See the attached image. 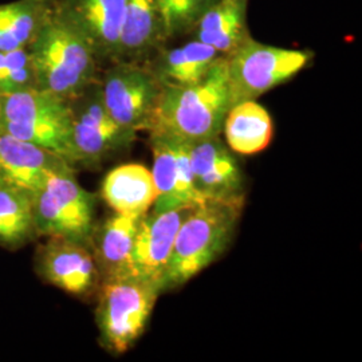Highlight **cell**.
Returning a JSON list of instances; mask_svg holds the SVG:
<instances>
[{
	"mask_svg": "<svg viewBox=\"0 0 362 362\" xmlns=\"http://www.w3.org/2000/svg\"><path fill=\"white\" fill-rule=\"evenodd\" d=\"M34 239L33 196L0 181V246L18 250Z\"/></svg>",
	"mask_w": 362,
	"mask_h": 362,
	"instance_id": "603a6c76",
	"label": "cell"
},
{
	"mask_svg": "<svg viewBox=\"0 0 362 362\" xmlns=\"http://www.w3.org/2000/svg\"><path fill=\"white\" fill-rule=\"evenodd\" d=\"M160 294L156 286L134 275L101 281L95 322L105 349L117 356L128 351L143 336Z\"/></svg>",
	"mask_w": 362,
	"mask_h": 362,
	"instance_id": "5b68a950",
	"label": "cell"
},
{
	"mask_svg": "<svg viewBox=\"0 0 362 362\" xmlns=\"http://www.w3.org/2000/svg\"><path fill=\"white\" fill-rule=\"evenodd\" d=\"M220 58L211 46L191 39L176 47L163 46L146 65L163 86H188L206 77Z\"/></svg>",
	"mask_w": 362,
	"mask_h": 362,
	"instance_id": "ac0fdd59",
	"label": "cell"
},
{
	"mask_svg": "<svg viewBox=\"0 0 362 362\" xmlns=\"http://www.w3.org/2000/svg\"><path fill=\"white\" fill-rule=\"evenodd\" d=\"M194 187L202 200L245 203V177L228 145L218 137L191 143Z\"/></svg>",
	"mask_w": 362,
	"mask_h": 362,
	"instance_id": "5bb4252c",
	"label": "cell"
},
{
	"mask_svg": "<svg viewBox=\"0 0 362 362\" xmlns=\"http://www.w3.org/2000/svg\"><path fill=\"white\" fill-rule=\"evenodd\" d=\"M55 0H13L0 4V52L31 45L50 18Z\"/></svg>",
	"mask_w": 362,
	"mask_h": 362,
	"instance_id": "7402d4cb",
	"label": "cell"
},
{
	"mask_svg": "<svg viewBox=\"0 0 362 362\" xmlns=\"http://www.w3.org/2000/svg\"><path fill=\"white\" fill-rule=\"evenodd\" d=\"M153 152L155 212L192 207L203 202L196 192L191 169V143L165 133H149Z\"/></svg>",
	"mask_w": 362,
	"mask_h": 362,
	"instance_id": "7c38bea8",
	"label": "cell"
},
{
	"mask_svg": "<svg viewBox=\"0 0 362 362\" xmlns=\"http://www.w3.org/2000/svg\"><path fill=\"white\" fill-rule=\"evenodd\" d=\"M69 106L74 167L97 168L134 143L137 133L122 128L106 110L98 79L69 100Z\"/></svg>",
	"mask_w": 362,
	"mask_h": 362,
	"instance_id": "ba28073f",
	"label": "cell"
},
{
	"mask_svg": "<svg viewBox=\"0 0 362 362\" xmlns=\"http://www.w3.org/2000/svg\"><path fill=\"white\" fill-rule=\"evenodd\" d=\"M140 219L113 212L95 223L89 247L101 281L133 275L132 255Z\"/></svg>",
	"mask_w": 362,
	"mask_h": 362,
	"instance_id": "2e32d148",
	"label": "cell"
},
{
	"mask_svg": "<svg viewBox=\"0 0 362 362\" xmlns=\"http://www.w3.org/2000/svg\"><path fill=\"white\" fill-rule=\"evenodd\" d=\"M100 89L105 107L122 128L148 132L163 85L146 64L118 61L101 69Z\"/></svg>",
	"mask_w": 362,
	"mask_h": 362,
	"instance_id": "9c48e42d",
	"label": "cell"
},
{
	"mask_svg": "<svg viewBox=\"0 0 362 362\" xmlns=\"http://www.w3.org/2000/svg\"><path fill=\"white\" fill-rule=\"evenodd\" d=\"M248 3L250 0H218L189 37L211 46L221 57L231 55L252 37L247 21Z\"/></svg>",
	"mask_w": 362,
	"mask_h": 362,
	"instance_id": "ffe728a7",
	"label": "cell"
},
{
	"mask_svg": "<svg viewBox=\"0 0 362 362\" xmlns=\"http://www.w3.org/2000/svg\"><path fill=\"white\" fill-rule=\"evenodd\" d=\"M71 167L62 156L0 130V181L33 196L52 173Z\"/></svg>",
	"mask_w": 362,
	"mask_h": 362,
	"instance_id": "9a60e30c",
	"label": "cell"
},
{
	"mask_svg": "<svg viewBox=\"0 0 362 362\" xmlns=\"http://www.w3.org/2000/svg\"><path fill=\"white\" fill-rule=\"evenodd\" d=\"M231 106L227 61L221 57L202 81L188 86H163L148 132L189 143L218 137Z\"/></svg>",
	"mask_w": 362,
	"mask_h": 362,
	"instance_id": "6da1fadb",
	"label": "cell"
},
{
	"mask_svg": "<svg viewBox=\"0 0 362 362\" xmlns=\"http://www.w3.org/2000/svg\"><path fill=\"white\" fill-rule=\"evenodd\" d=\"M165 45L157 0H125L118 61L146 64Z\"/></svg>",
	"mask_w": 362,
	"mask_h": 362,
	"instance_id": "e0dca14e",
	"label": "cell"
},
{
	"mask_svg": "<svg viewBox=\"0 0 362 362\" xmlns=\"http://www.w3.org/2000/svg\"><path fill=\"white\" fill-rule=\"evenodd\" d=\"M245 203L203 200L187 209L175 239L165 291L185 285L227 250Z\"/></svg>",
	"mask_w": 362,
	"mask_h": 362,
	"instance_id": "7a4b0ae2",
	"label": "cell"
},
{
	"mask_svg": "<svg viewBox=\"0 0 362 362\" xmlns=\"http://www.w3.org/2000/svg\"><path fill=\"white\" fill-rule=\"evenodd\" d=\"M0 130L62 156L73 167L69 101L39 88L0 97Z\"/></svg>",
	"mask_w": 362,
	"mask_h": 362,
	"instance_id": "277c9868",
	"label": "cell"
},
{
	"mask_svg": "<svg viewBox=\"0 0 362 362\" xmlns=\"http://www.w3.org/2000/svg\"><path fill=\"white\" fill-rule=\"evenodd\" d=\"M314 57L311 50L278 47L250 37L226 57L231 104L257 100L288 82L310 65Z\"/></svg>",
	"mask_w": 362,
	"mask_h": 362,
	"instance_id": "52a82bcc",
	"label": "cell"
},
{
	"mask_svg": "<svg viewBox=\"0 0 362 362\" xmlns=\"http://www.w3.org/2000/svg\"><path fill=\"white\" fill-rule=\"evenodd\" d=\"M221 133L233 153L257 155L272 143L274 122L267 109L257 100L242 101L227 112Z\"/></svg>",
	"mask_w": 362,
	"mask_h": 362,
	"instance_id": "44dd1931",
	"label": "cell"
},
{
	"mask_svg": "<svg viewBox=\"0 0 362 362\" xmlns=\"http://www.w3.org/2000/svg\"><path fill=\"white\" fill-rule=\"evenodd\" d=\"M125 0H55L54 13L88 42L101 69L118 61Z\"/></svg>",
	"mask_w": 362,
	"mask_h": 362,
	"instance_id": "8fae6325",
	"label": "cell"
},
{
	"mask_svg": "<svg viewBox=\"0 0 362 362\" xmlns=\"http://www.w3.org/2000/svg\"><path fill=\"white\" fill-rule=\"evenodd\" d=\"M189 207L146 212L139 221L133 246V275L165 293L169 260L181 221Z\"/></svg>",
	"mask_w": 362,
	"mask_h": 362,
	"instance_id": "4fadbf2b",
	"label": "cell"
},
{
	"mask_svg": "<svg viewBox=\"0 0 362 362\" xmlns=\"http://www.w3.org/2000/svg\"><path fill=\"white\" fill-rule=\"evenodd\" d=\"M37 238H67L89 243L95 227V196L76 177V168L52 173L33 194Z\"/></svg>",
	"mask_w": 362,
	"mask_h": 362,
	"instance_id": "8992f818",
	"label": "cell"
},
{
	"mask_svg": "<svg viewBox=\"0 0 362 362\" xmlns=\"http://www.w3.org/2000/svg\"><path fill=\"white\" fill-rule=\"evenodd\" d=\"M37 88L71 100L95 82L101 67L88 45L52 10L50 18L28 46Z\"/></svg>",
	"mask_w": 362,
	"mask_h": 362,
	"instance_id": "3957f363",
	"label": "cell"
},
{
	"mask_svg": "<svg viewBox=\"0 0 362 362\" xmlns=\"http://www.w3.org/2000/svg\"><path fill=\"white\" fill-rule=\"evenodd\" d=\"M152 172L141 164H124L112 169L101 185V197L113 212L141 218L156 202Z\"/></svg>",
	"mask_w": 362,
	"mask_h": 362,
	"instance_id": "d6986e66",
	"label": "cell"
},
{
	"mask_svg": "<svg viewBox=\"0 0 362 362\" xmlns=\"http://www.w3.org/2000/svg\"><path fill=\"white\" fill-rule=\"evenodd\" d=\"M34 267L43 282L74 297L97 294L101 284L89 243L67 238H46L37 248Z\"/></svg>",
	"mask_w": 362,
	"mask_h": 362,
	"instance_id": "30bf717a",
	"label": "cell"
},
{
	"mask_svg": "<svg viewBox=\"0 0 362 362\" xmlns=\"http://www.w3.org/2000/svg\"><path fill=\"white\" fill-rule=\"evenodd\" d=\"M37 88L28 47L0 52V97Z\"/></svg>",
	"mask_w": 362,
	"mask_h": 362,
	"instance_id": "d4e9b609",
	"label": "cell"
},
{
	"mask_svg": "<svg viewBox=\"0 0 362 362\" xmlns=\"http://www.w3.org/2000/svg\"><path fill=\"white\" fill-rule=\"evenodd\" d=\"M218 0H157L167 43L189 37L203 15Z\"/></svg>",
	"mask_w": 362,
	"mask_h": 362,
	"instance_id": "cb8c5ba5",
	"label": "cell"
}]
</instances>
